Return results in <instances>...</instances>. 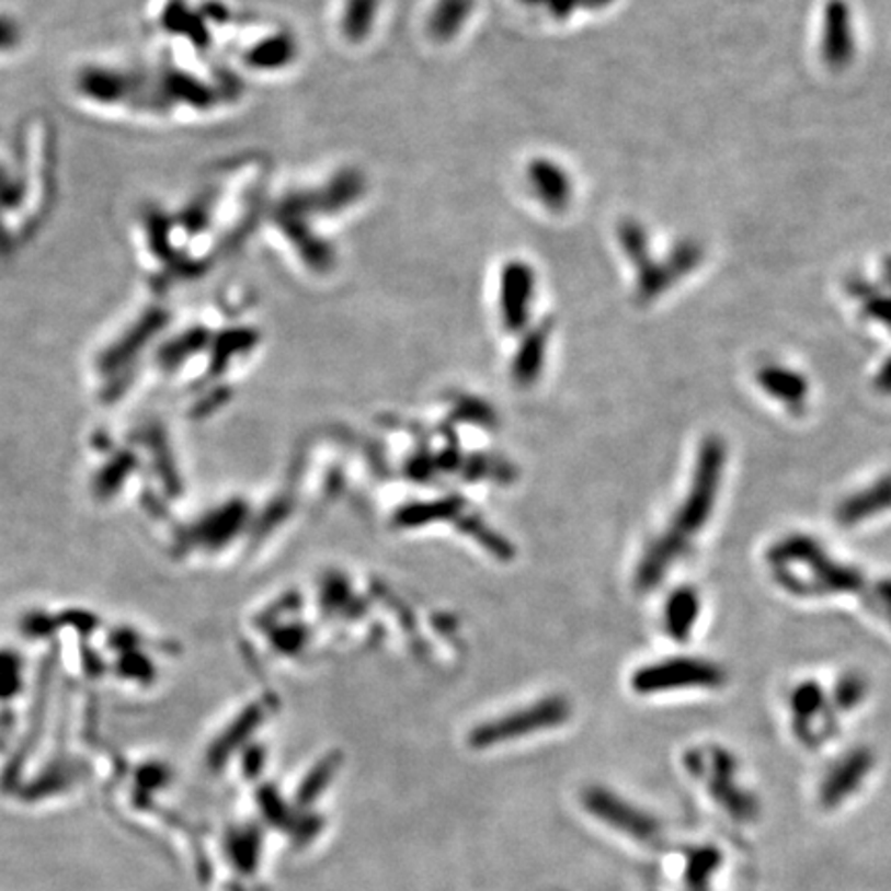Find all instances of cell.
<instances>
[{"mask_svg": "<svg viewBox=\"0 0 891 891\" xmlns=\"http://www.w3.org/2000/svg\"><path fill=\"white\" fill-rule=\"evenodd\" d=\"M718 471H720V444L710 442V444H706V453L699 458L696 493L694 491L689 493V500L683 506L679 521L673 523L669 535L659 542V547H654L650 551V556L642 566L640 580L644 584L654 582L659 574H663L671 560L682 553L685 537H689L692 533H698L699 526L704 525V521L708 518V510L712 507V502L717 498Z\"/></svg>", "mask_w": 891, "mask_h": 891, "instance_id": "1", "label": "cell"}, {"mask_svg": "<svg viewBox=\"0 0 891 891\" xmlns=\"http://www.w3.org/2000/svg\"><path fill=\"white\" fill-rule=\"evenodd\" d=\"M312 213H318L315 193H294L279 205L277 221L306 266L315 273H329L334 266V250L310 228Z\"/></svg>", "mask_w": 891, "mask_h": 891, "instance_id": "2", "label": "cell"}, {"mask_svg": "<svg viewBox=\"0 0 891 891\" xmlns=\"http://www.w3.org/2000/svg\"><path fill=\"white\" fill-rule=\"evenodd\" d=\"M568 715H570V708L563 699H542L523 712L507 715L500 720L483 724L481 729H477L471 734V743L475 747H490V745L502 743L507 739H516L523 734L537 733L542 729L556 727L563 722Z\"/></svg>", "mask_w": 891, "mask_h": 891, "instance_id": "3", "label": "cell"}, {"mask_svg": "<svg viewBox=\"0 0 891 891\" xmlns=\"http://www.w3.org/2000/svg\"><path fill=\"white\" fill-rule=\"evenodd\" d=\"M537 292L535 269L525 261H507L500 273V312L510 331H521L530 316Z\"/></svg>", "mask_w": 891, "mask_h": 891, "instance_id": "4", "label": "cell"}, {"mask_svg": "<svg viewBox=\"0 0 891 891\" xmlns=\"http://www.w3.org/2000/svg\"><path fill=\"white\" fill-rule=\"evenodd\" d=\"M526 184L535 201L549 213H563L572 205L574 184L556 159L535 158L526 165Z\"/></svg>", "mask_w": 891, "mask_h": 891, "instance_id": "5", "label": "cell"}, {"mask_svg": "<svg viewBox=\"0 0 891 891\" xmlns=\"http://www.w3.org/2000/svg\"><path fill=\"white\" fill-rule=\"evenodd\" d=\"M717 673L708 664L677 663L654 664L640 671L636 675L633 685L640 692H654V689H669V687H682V685H712L717 682Z\"/></svg>", "mask_w": 891, "mask_h": 891, "instance_id": "6", "label": "cell"}, {"mask_svg": "<svg viewBox=\"0 0 891 891\" xmlns=\"http://www.w3.org/2000/svg\"><path fill=\"white\" fill-rule=\"evenodd\" d=\"M586 804L601 820L613 823V827L624 830L626 834H631L636 838H650L656 834V823L648 815L603 790H591Z\"/></svg>", "mask_w": 891, "mask_h": 891, "instance_id": "7", "label": "cell"}, {"mask_svg": "<svg viewBox=\"0 0 891 891\" xmlns=\"http://www.w3.org/2000/svg\"><path fill=\"white\" fill-rule=\"evenodd\" d=\"M477 0H436L427 19V34L439 44L453 42L469 23Z\"/></svg>", "mask_w": 891, "mask_h": 891, "instance_id": "8", "label": "cell"}, {"mask_svg": "<svg viewBox=\"0 0 891 891\" xmlns=\"http://www.w3.org/2000/svg\"><path fill=\"white\" fill-rule=\"evenodd\" d=\"M871 766V757L863 755V753H855L850 757H846L844 764H839L838 768L830 774V778L823 783L822 787V803L827 807L842 803L844 799H848L853 795V790L863 783L865 774L869 772Z\"/></svg>", "mask_w": 891, "mask_h": 891, "instance_id": "9", "label": "cell"}, {"mask_svg": "<svg viewBox=\"0 0 891 891\" xmlns=\"http://www.w3.org/2000/svg\"><path fill=\"white\" fill-rule=\"evenodd\" d=\"M366 191V182L357 170L339 172L322 191H316L315 201L318 213H336L347 209Z\"/></svg>", "mask_w": 891, "mask_h": 891, "instance_id": "10", "label": "cell"}, {"mask_svg": "<svg viewBox=\"0 0 891 891\" xmlns=\"http://www.w3.org/2000/svg\"><path fill=\"white\" fill-rule=\"evenodd\" d=\"M380 0H343L341 34L353 44H359L372 34Z\"/></svg>", "mask_w": 891, "mask_h": 891, "instance_id": "11", "label": "cell"}, {"mask_svg": "<svg viewBox=\"0 0 891 891\" xmlns=\"http://www.w3.org/2000/svg\"><path fill=\"white\" fill-rule=\"evenodd\" d=\"M547 336L549 329L539 327L535 331L526 334L525 343L518 351L514 359V378L521 385H530L537 374L541 372L542 359H545V347H547Z\"/></svg>", "mask_w": 891, "mask_h": 891, "instance_id": "12", "label": "cell"}, {"mask_svg": "<svg viewBox=\"0 0 891 891\" xmlns=\"http://www.w3.org/2000/svg\"><path fill=\"white\" fill-rule=\"evenodd\" d=\"M294 58H296V39L287 34L263 39L250 54V60L261 69H281Z\"/></svg>", "mask_w": 891, "mask_h": 891, "instance_id": "13", "label": "cell"}, {"mask_svg": "<svg viewBox=\"0 0 891 891\" xmlns=\"http://www.w3.org/2000/svg\"><path fill=\"white\" fill-rule=\"evenodd\" d=\"M458 507L456 500H446V502H434V504H420V506H409L402 510L399 514V523L401 525H425L430 521H437V518H448L453 516Z\"/></svg>", "mask_w": 891, "mask_h": 891, "instance_id": "14", "label": "cell"}, {"mask_svg": "<svg viewBox=\"0 0 891 891\" xmlns=\"http://www.w3.org/2000/svg\"><path fill=\"white\" fill-rule=\"evenodd\" d=\"M692 609H696V607H694V601H692L689 594H679L671 603V607H669V626H671L675 636H682L683 629H687L685 628L687 626L685 621L692 619Z\"/></svg>", "mask_w": 891, "mask_h": 891, "instance_id": "15", "label": "cell"}, {"mask_svg": "<svg viewBox=\"0 0 891 891\" xmlns=\"http://www.w3.org/2000/svg\"><path fill=\"white\" fill-rule=\"evenodd\" d=\"M523 2L533 4V7H541L556 19H568L576 11L582 0H523Z\"/></svg>", "mask_w": 891, "mask_h": 891, "instance_id": "16", "label": "cell"}, {"mask_svg": "<svg viewBox=\"0 0 891 891\" xmlns=\"http://www.w3.org/2000/svg\"><path fill=\"white\" fill-rule=\"evenodd\" d=\"M589 2H591V4H594V7H601V4H607L609 0H589Z\"/></svg>", "mask_w": 891, "mask_h": 891, "instance_id": "17", "label": "cell"}]
</instances>
